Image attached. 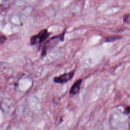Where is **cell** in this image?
<instances>
[{"instance_id": "obj_1", "label": "cell", "mask_w": 130, "mask_h": 130, "mask_svg": "<svg viewBox=\"0 0 130 130\" xmlns=\"http://www.w3.org/2000/svg\"><path fill=\"white\" fill-rule=\"evenodd\" d=\"M50 35L47 29L44 28L41 30L37 34L31 36L30 38V44L31 45H35L45 41Z\"/></svg>"}, {"instance_id": "obj_2", "label": "cell", "mask_w": 130, "mask_h": 130, "mask_svg": "<svg viewBox=\"0 0 130 130\" xmlns=\"http://www.w3.org/2000/svg\"><path fill=\"white\" fill-rule=\"evenodd\" d=\"M74 71H72L68 73H66L58 76L55 77L53 78V81L55 83L63 84L70 81L74 76Z\"/></svg>"}, {"instance_id": "obj_3", "label": "cell", "mask_w": 130, "mask_h": 130, "mask_svg": "<svg viewBox=\"0 0 130 130\" xmlns=\"http://www.w3.org/2000/svg\"><path fill=\"white\" fill-rule=\"evenodd\" d=\"M82 81V79H80L77 80L74 82V83L73 84V85L72 86L71 88L70 89L69 93L70 94L75 95L79 92Z\"/></svg>"}, {"instance_id": "obj_4", "label": "cell", "mask_w": 130, "mask_h": 130, "mask_svg": "<svg viewBox=\"0 0 130 130\" xmlns=\"http://www.w3.org/2000/svg\"><path fill=\"white\" fill-rule=\"evenodd\" d=\"M7 40L6 36L0 30V45L3 44Z\"/></svg>"}, {"instance_id": "obj_5", "label": "cell", "mask_w": 130, "mask_h": 130, "mask_svg": "<svg viewBox=\"0 0 130 130\" xmlns=\"http://www.w3.org/2000/svg\"><path fill=\"white\" fill-rule=\"evenodd\" d=\"M119 38V36H110L107 38L106 41L107 42H111V41H114L117 39H118Z\"/></svg>"}, {"instance_id": "obj_6", "label": "cell", "mask_w": 130, "mask_h": 130, "mask_svg": "<svg viewBox=\"0 0 130 130\" xmlns=\"http://www.w3.org/2000/svg\"><path fill=\"white\" fill-rule=\"evenodd\" d=\"M125 112L128 115H130V106L127 107L125 109Z\"/></svg>"}]
</instances>
